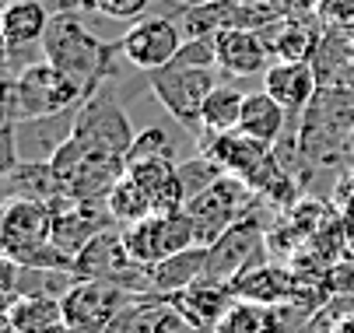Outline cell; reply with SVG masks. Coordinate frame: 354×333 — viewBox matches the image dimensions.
Listing matches in <instances>:
<instances>
[{
  "mask_svg": "<svg viewBox=\"0 0 354 333\" xmlns=\"http://www.w3.org/2000/svg\"><path fill=\"white\" fill-rule=\"evenodd\" d=\"M88 8L113 21H140V15L151 8V0H88Z\"/></svg>",
  "mask_w": 354,
  "mask_h": 333,
  "instance_id": "obj_30",
  "label": "cell"
},
{
  "mask_svg": "<svg viewBox=\"0 0 354 333\" xmlns=\"http://www.w3.org/2000/svg\"><path fill=\"white\" fill-rule=\"evenodd\" d=\"M49 8V15H77L88 8V0H42Z\"/></svg>",
  "mask_w": 354,
  "mask_h": 333,
  "instance_id": "obj_31",
  "label": "cell"
},
{
  "mask_svg": "<svg viewBox=\"0 0 354 333\" xmlns=\"http://www.w3.org/2000/svg\"><path fill=\"white\" fill-rule=\"evenodd\" d=\"M214 50H218V67L232 77H252V74H267L270 42L257 28H225L214 35Z\"/></svg>",
  "mask_w": 354,
  "mask_h": 333,
  "instance_id": "obj_14",
  "label": "cell"
},
{
  "mask_svg": "<svg viewBox=\"0 0 354 333\" xmlns=\"http://www.w3.org/2000/svg\"><path fill=\"white\" fill-rule=\"evenodd\" d=\"M351 155H354V133H351Z\"/></svg>",
  "mask_w": 354,
  "mask_h": 333,
  "instance_id": "obj_34",
  "label": "cell"
},
{
  "mask_svg": "<svg viewBox=\"0 0 354 333\" xmlns=\"http://www.w3.org/2000/svg\"><path fill=\"white\" fill-rule=\"evenodd\" d=\"M242 106H245V91H239L235 84H218V88L207 95L204 109H200V130H204V137L239 130Z\"/></svg>",
  "mask_w": 354,
  "mask_h": 333,
  "instance_id": "obj_23",
  "label": "cell"
},
{
  "mask_svg": "<svg viewBox=\"0 0 354 333\" xmlns=\"http://www.w3.org/2000/svg\"><path fill=\"white\" fill-rule=\"evenodd\" d=\"M288 120H291L288 109L274 99L270 91H252V95H245L239 130L249 133V137H257V140H263V144H270V148H277L284 130H288Z\"/></svg>",
  "mask_w": 354,
  "mask_h": 333,
  "instance_id": "obj_22",
  "label": "cell"
},
{
  "mask_svg": "<svg viewBox=\"0 0 354 333\" xmlns=\"http://www.w3.org/2000/svg\"><path fill=\"white\" fill-rule=\"evenodd\" d=\"M53 242V207L35 200H8L0 214V249L8 260L25 263L35 249Z\"/></svg>",
  "mask_w": 354,
  "mask_h": 333,
  "instance_id": "obj_10",
  "label": "cell"
},
{
  "mask_svg": "<svg viewBox=\"0 0 354 333\" xmlns=\"http://www.w3.org/2000/svg\"><path fill=\"white\" fill-rule=\"evenodd\" d=\"M183 42H186L183 28L172 18H140L120 39V50H123L127 64L151 74V70L172 64V57L183 50Z\"/></svg>",
  "mask_w": 354,
  "mask_h": 333,
  "instance_id": "obj_11",
  "label": "cell"
},
{
  "mask_svg": "<svg viewBox=\"0 0 354 333\" xmlns=\"http://www.w3.org/2000/svg\"><path fill=\"white\" fill-rule=\"evenodd\" d=\"M4 319H8L18 333H46L49 326L64 323V305H60V298L21 295L15 305L4 309Z\"/></svg>",
  "mask_w": 354,
  "mask_h": 333,
  "instance_id": "obj_25",
  "label": "cell"
},
{
  "mask_svg": "<svg viewBox=\"0 0 354 333\" xmlns=\"http://www.w3.org/2000/svg\"><path fill=\"white\" fill-rule=\"evenodd\" d=\"M252 204H257V189L242 179H235V175H221L214 186L204 189V193L186 200L183 211L189 214V221L196 228V242L214 246L232 225H239L242 218L252 214Z\"/></svg>",
  "mask_w": 354,
  "mask_h": 333,
  "instance_id": "obj_4",
  "label": "cell"
},
{
  "mask_svg": "<svg viewBox=\"0 0 354 333\" xmlns=\"http://www.w3.org/2000/svg\"><path fill=\"white\" fill-rule=\"evenodd\" d=\"M123 246H127L130 263L155 267V263H162L176 253H186L200 242H196V228H193L189 214L176 211V214H151L147 221L123 228Z\"/></svg>",
  "mask_w": 354,
  "mask_h": 333,
  "instance_id": "obj_8",
  "label": "cell"
},
{
  "mask_svg": "<svg viewBox=\"0 0 354 333\" xmlns=\"http://www.w3.org/2000/svg\"><path fill=\"white\" fill-rule=\"evenodd\" d=\"M169 302L196 326V330H204V333H214L218 323L225 319L228 305L235 302V292H232V284L225 280H214V277H200L196 284H189V288L169 295Z\"/></svg>",
  "mask_w": 354,
  "mask_h": 333,
  "instance_id": "obj_16",
  "label": "cell"
},
{
  "mask_svg": "<svg viewBox=\"0 0 354 333\" xmlns=\"http://www.w3.org/2000/svg\"><path fill=\"white\" fill-rule=\"evenodd\" d=\"M74 123H77V109L15 123V144L21 162H53L57 151L74 137Z\"/></svg>",
  "mask_w": 354,
  "mask_h": 333,
  "instance_id": "obj_12",
  "label": "cell"
},
{
  "mask_svg": "<svg viewBox=\"0 0 354 333\" xmlns=\"http://www.w3.org/2000/svg\"><path fill=\"white\" fill-rule=\"evenodd\" d=\"M267 42L270 53H277V60H313V35L298 21L277 25V35H267Z\"/></svg>",
  "mask_w": 354,
  "mask_h": 333,
  "instance_id": "obj_28",
  "label": "cell"
},
{
  "mask_svg": "<svg viewBox=\"0 0 354 333\" xmlns=\"http://www.w3.org/2000/svg\"><path fill=\"white\" fill-rule=\"evenodd\" d=\"M351 64H354V39H351Z\"/></svg>",
  "mask_w": 354,
  "mask_h": 333,
  "instance_id": "obj_33",
  "label": "cell"
},
{
  "mask_svg": "<svg viewBox=\"0 0 354 333\" xmlns=\"http://www.w3.org/2000/svg\"><path fill=\"white\" fill-rule=\"evenodd\" d=\"M130 256L123 246V228H106L74 256V274L81 280H95V277H120L123 270H130Z\"/></svg>",
  "mask_w": 354,
  "mask_h": 333,
  "instance_id": "obj_20",
  "label": "cell"
},
{
  "mask_svg": "<svg viewBox=\"0 0 354 333\" xmlns=\"http://www.w3.org/2000/svg\"><path fill=\"white\" fill-rule=\"evenodd\" d=\"M263 91L288 109V116L306 113L319 91V74L313 60H274L263 74Z\"/></svg>",
  "mask_w": 354,
  "mask_h": 333,
  "instance_id": "obj_13",
  "label": "cell"
},
{
  "mask_svg": "<svg viewBox=\"0 0 354 333\" xmlns=\"http://www.w3.org/2000/svg\"><path fill=\"white\" fill-rule=\"evenodd\" d=\"M221 175H225V169H221L207 151H200V155H193V158L179 162V182H183L186 200H193L196 193H204V189H207V186H214Z\"/></svg>",
  "mask_w": 354,
  "mask_h": 333,
  "instance_id": "obj_27",
  "label": "cell"
},
{
  "mask_svg": "<svg viewBox=\"0 0 354 333\" xmlns=\"http://www.w3.org/2000/svg\"><path fill=\"white\" fill-rule=\"evenodd\" d=\"M4 200H35V204H49L53 211L77 204L64 193L49 162H18L11 172H4Z\"/></svg>",
  "mask_w": 354,
  "mask_h": 333,
  "instance_id": "obj_17",
  "label": "cell"
},
{
  "mask_svg": "<svg viewBox=\"0 0 354 333\" xmlns=\"http://www.w3.org/2000/svg\"><path fill=\"white\" fill-rule=\"evenodd\" d=\"M49 8L42 0H8L0 15V39L4 50H32L42 46V35L49 28Z\"/></svg>",
  "mask_w": 354,
  "mask_h": 333,
  "instance_id": "obj_19",
  "label": "cell"
},
{
  "mask_svg": "<svg viewBox=\"0 0 354 333\" xmlns=\"http://www.w3.org/2000/svg\"><path fill=\"white\" fill-rule=\"evenodd\" d=\"M270 256V239H267V228L257 218H242L239 225H232L214 246H207V274L214 280L235 284L242 274H249L252 267L267 263Z\"/></svg>",
  "mask_w": 354,
  "mask_h": 333,
  "instance_id": "obj_9",
  "label": "cell"
},
{
  "mask_svg": "<svg viewBox=\"0 0 354 333\" xmlns=\"http://www.w3.org/2000/svg\"><path fill=\"white\" fill-rule=\"evenodd\" d=\"M354 133V81L319 84L316 99L301 113L295 151L316 165H333L337 155L351 151Z\"/></svg>",
  "mask_w": 354,
  "mask_h": 333,
  "instance_id": "obj_2",
  "label": "cell"
},
{
  "mask_svg": "<svg viewBox=\"0 0 354 333\" xmlns=\"http://www.w3.org/2000/svg\"><path fill=\"white\" fill-rule=\"evenodd\" d=\"M133 333H204V330H196L169 298H144L133 312Z\"/></svg>",
  "mask_w": 354,
  "mask_h": 333,
  "instance_id": "obj_26",
  "label": "cell"
},
{
  "mask_svg": "<svg viewBox=\"0 0 354 333\" xmlns=\"http://www.w3.org/2000/svg\"><path fill=\"white\" fill-rule=\"evenodd\" d=\"M337 333H354V319H347V323H340V326H337Z\"/></svg>",
  "mask_w": 354,
  "mask_h": 333,
  "instance_id": "obj_32",
  "label": "cell"
},
{
  "mask_svg": "<svg viewBox=\"0 0 354 333\" xmlns=\"http://www.w3.org/2000/svg\"><path fill=\"white\" fill-rule=\"evenodd\" d=\"M106 204H109V214H113V221L120 225V228H130V225H140V221H147L151 214H155V204H151V193L147 189L127 172L113 189H109V197H106Z\"/></svg>",
  "mask_w": 354,
  "mask_h": 333,
  "instance_id": "obj_24",
  "label": "cell"
},
{
  "mask_svg": "<svg viewBox=\"0 0 354 333\" xmlns=\"http://www.w3.org/2000/svg\"><path fill=\"white\" fill-rule=\"evenodd\" d=\"M301 312L306 309L298 305H260V302L235 298L214 333H288L295 326V316Z\"/></svg>",
  "mask_w": 354,
  "mask_h": 333,
  "instance_id": "obj_18",
  "label": "cell"
},
{
  "mask_svg": "<svg viewBox=\"0 0 354 333\" xmlns=\"http://www.w3.org/2000/svg\"><path fill=\"white\" fill-rule=\"evenodd\" d=\"M147 88L169 109V116H176L193 133H204L200 130V109H204L207 95L218 88L214 67H189V64L172 60V64L147 74Z\"/></svg>",
  "mask_w": 354,
  "mask_h": 333,
  "instance_id": "obj_6",
  "label": "cell"
},
{
  "mask_svg": "<svg viewBox=\"0 0 354 333\" xmlns=\"http://www.w3.org/2000/svg\"><path fill=\"white\" fill-rule=\"evenodd\" d=\"M88 99L84 88L71 81L64 70H57L49 60L28 64L18 77L4 81V123H21L49 113L77 109Z\"/></svg>",
  "mask_w": 354,
  "mask_h": 333,
  "instance_id": "obj_3",
  "label": "cell"
},
{
  "mask_svg": "<svg viewBox=\"0 0 354 333\" xmlns=\"http://www.w3.org/2000/svg\"><path fill=\"white\" fill-rule=\"evenodd\" d=\"M232 292H235V298L260 302V305H298V309H306V302H301V277L284 270V267H274V263H260L249 274H242L232 284Z\"/></svg>",
  "mask_w": 354,
  "mask_h": 333,
  "instance_id": "obj_15",
  "label": "cell"
},
{
  "mask_svg": "<svg viewBox=\"0 0 354 333\" xmlns=\"http://www.w3.org/2000/svg\"><path fill=\"white\" fill-rule=\"evenodd\" d=\"M151 274V288H155V298H169L189 284H196L207 274V246H193L186 253H176L155 267H147Z\"/></svg>",
  "mask_w": 354,
  "mask_h": 333,
  "instance_id": "obj_21",
  "label": "cell"
},
{
  "mask_svg": "<svg viewBox=\"0 0 354 333\" xmlns=\"http://www.w3.org/2000/svg\"><path fill=\"white\" fill-rule=\"evenodd\" d=\"M42 60L64 70L71 81L84 88V95L98 91L116 77V57L123 53L120 42L98 39L77 15H53L42 35Z\"/></svg>",
  "mask_w": 354,
  "mask_h": 333,
  "instance_id": "obj_1",
  "label": "cell"
},
{
  "mask_svg": "<svg viewBox=\"0 0 354 333\" xmlns=\"http://www.w3.org/2000/svg\"><path fill=\"white\" fill-rule=\"evenodd\" d=\"M140 298L144 295H133L113 277H95V280H77L60 298V305H64V323L74 326L77 333H106Z\"/></svg>",
  "mask_w": 354,
  "mask_h": 333,
  "instance_id": "obj_5",
  "label": "cell"
},
{
  "mask_svg": "<svg viewBox=\"0 0 354 333\" xmlns=\"http://www.w3.org/2000/svg\"><path fill=\"white\" fill-rule=\"evenodd\" d=\"M74 137L84 148L102 151V155H116L127 158L130 144H133V126L127 120V113L120 109V102L113 99V88L102 84L98 91H91L88 99L77 106V123H74Z\"/></svg>",
  "mask_w": 354,
  "mask_h": 333,
  "instance_id": "obj_7",
  "label": "cell"
},
{
  "mask_svg": "<svg viewBox=\"0 0 354 333\" xmlns=\"http://www.w3.org/2000/svg\"><path fill=\"white\" fill-rule=\"evenodd\" d=\"M155 158H172V140L162 126H151V130L133 137V144L127 151V169L140 165V162H155Z\"/></svg>",
  "mask_w": 354,
  "mask_h": 333,
  "instance_id": "obj_29",
  "label": "cell"
}]
</instances>
